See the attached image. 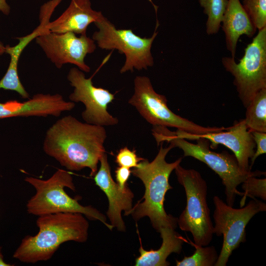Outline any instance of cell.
Here are the masks:
<instances>
[{
    "mask_svg": "<svg viewBox=\"0 0 266 266\" xmlns=\"http://www.w3.org/2000/svg\"><path fill=\"white\" fill-rule=\"evenodd\" d=\"M251 133L257 148L250 159L251 164L249 166L250 170L256 159L266 153V133L256 131L251 132Z\"/></svg>",
    "mask_w": 266,
    "mask_h": 266,
    "instance_id": "484cf974",
    "label": "cell"
},
{
    "mask_svg": "<svg viewBox=\"0 0 266 266\" xmlns=\"http://www.w3.org/2000/svg\"><path fill=\"white\" fill-rule=\"evenodd\" d=\"M192 244L196 248L194 253L185 256L181 261L176 260L177 266H215L219 255L214 246Z\"/></svg>",
    "mask_w": 266,
    "mask_h": 266,
    "instance_id": "7402d4cb",
    "label": "cell"
},
{
    "mask_svg": "<svg viewBox=\"0 0 266 266\" xmlns=\"http://www.w3.org/2000/svg\"><path fill=\"white\" fill-rule=\"evenodd\" d=\"M242 5L256 29L266 27V0H244Z\"/></svg>",
    "mask_w": 266,
    "mask_h": 266,
    "instance_id": "603a6c76",
    "label": "cell"
},
{
    "mask_svg": "<svg viewBox=\"0 0 266 266\" xmlns=\"http://www.w3.org/2000/svg\"><path fill=\"white\" fill-rule=\"evenodd\" d=\"M84 216L79 213L62 212L38 216V233L25 236L13 258L25 263L47 261L65 242L86 241L89 223Z\"/></svg>",
    "mask_w": 266,
    "mask_h": 266,
    "instance_id": "3957f363",
    "label": "cell"
},
{
    "mask_svg": "<svg viewBox=\"0 0 266 266\" xmlns=\"http://www.w3.org/2000/svg\"><path fill=\"white\" fill-rule=\"evenodd\" d=\"M222 62L234 77L238 97L246 107L257 93L266 89V27L259 30L238 63L232 57H223Z\"/></svg>",
    "mask_w": 266,
    "mask_h": 266,
    "instance_id": "9c48e42d",
    "label": "cell"
},
{
    "mask_svg": "<svg viewBox=\"0 0 266 266\" xmlns=\"http://www.w3.org/2000/svg\"><path fill=\"white\" fill-rule=\"evenodd\" d=\"M103 16L100 11L92 8L90 0H71L67 8L55 20L50 21L47 27L51 32L58 33L69 32L83 34L91 23Z\"/></svg>",
    "mask_w": 266,
    "mask_h": 266,
    "instance_id": "e0dca14e",
    "label": "cell"
},
{
    "mask_svg": "<svg viewBox=\"0 0 266 266\" xmlns=\"http://www.w3.org/2000/svg\"><path fill=\"white\" fill-rule=\"evenodd\" d=\"M245 108L244 120L249 131L266 133V89L257 93Z\"/></svg>",
    "mask_w": 266,
    "mask_h": 266,
    "instance_id": "ffe728a7",
    "label": "cell"
},
{
    "mask_svg": "<svg viewBox=\"0 0 266 266\" xmlns=\"http://www.w3.org/2000/svg\"><path fill=\"white\" fill-rule=\"evenodd\" d=\"M222 22L227 48L234 58L239 37L245 34L251 37L257 29L239 0H228Z\"/></svg>",
    "mask_w": 266,
    "mask_h": 266,
    "instance_id": "ac0fdd59",
    "label": "cell"
},
{
    "mask_svg": "<svg viewBox=\"0 0 266 266\" xmlns=\"http://www.w3.org/2000/svg\"><path fill=\"white\" fill-rule=\"evenodd\" d=\"M132 173L130 168L124 166L118 167L115 170V178L116 182L122 188H125L127 186V182Z\"/></svg>",
    "mask_w": 266,
    "mask_h": 266,
    "instance_id": "4316f807",
    "label": "cell"
},
{
    "mask_svg": "<svg viewBox=\"0 0 266 266\" xmlns=\"http://www.w3.org/2000/svg\"><path fill=\"white\" fill-rule=\"evenodd\" d=\"M74 102L65 100L59 94H37L28 100L20 102L10 100L0 102V118L13 117H58L64 111L71 110Z\"/></svg>",
    "mask_w": 266,
    "mask_h": 266,
    "instance_id": "9a60e30c",
    "label": "cell"
},
{
    "mask_svg": "<svg viewBox=\"0 0 266 266\" xmlns=\"http://www.w3.org/2000/svg\"><path fill=\"white\" fill-rule=\"evenodd\" d=\"M242 188L243 197L240 201V207L245 204L246 198L248 197L259 198L263 200H266V178H258L256 176L248 177L242 183Z\"/></svg>",
    "mask_w": 266,
    "mask_h": 266,
    "instance_id": "cb8c5ba5",
    "label": "cell"
},
{
    "mask_svg": "<svg viewBox=\"0 0 266 266\" xmlns=\"http://www.w3.org/2000/svg\"><path fill=\"white\" fill-rule=\"evenodd\" d=\"M204 13L207 15L206 33L214 34L219 30L228 0H199Z\"/></svg>",
    "mask_w": 266,
    "mask_h": 266,
    "instance_id": "44dd1931",
    "label": "cell"
},
{
    "mask_svg": "<svg viewBox=\"0 0 266 266\" xmlns=\"http://www.w3.org/2000/svg\"><path fill=\"white\" fill-rule=\"evenodd\" d=\"M175 134L187 140H194L202 138L211 142L210 148L215 149L219 144L223 145L230 149L236 157L240 167L246 171H250L249 160L255 152L256 147L253 135L249 131L244 120L235 122L226 130L194 134L177 130Z\"/></svg>",
    "mask_w": 266,
    "mask_h": 266,
    "instance_id": "4fadbf2b",
    "label": "cell"
},
{
    "mask_svg": "<svg viewBox=\"0 0 266 266\" xmlns=\"http://www.w3.org/2000/svg\"><path fill=\"white\" fill-rule=\"evenodd\" d=\"M47 25L35 38L36 43L47 58L58 68L69 63L76 65L83 71L90 72V67L85 64L84 59L87 54L95 50V41L88 37L86 33L77 37L72 32L53 33Z\"/></svg>",
    "mask_w": 266,
    "mask_h": 266,
    "instance_id": "8fae6325",
    "label": "cell"
},
{
    "mask_svg": "<svg viewBox=\"0 0 266 266\" xmlns=\"http://www.w3.org/2000/svg\"><path fill=\"white\" fill-rule=\"evenodd\" d=\"M0 11L5 15H8L10 12V7L6 0H0Z\"/></svg>",
    "mask_w": 266,
    "mask_h": 266,
    "instance_id": "83f0119b",
    "label": "cell"
},
{
    "mask_svg": "<svg viewBox=\"0 0 266 266\" xmlns=\"http://www.w3.org/2000/svg\"><path fill=\"white\" fill-rule=\"evenodd\" d=\"M12 266L9 264L6 263L3 261V257L1 252V248L0 247V266Z\"/></svg>",
    "mask_w": 266,
    "mask_h": 266,
    "instance_id": "f1b7e54d",
    "label": "cell"
},
{
    "mask_svg": "<svg viewBox=\"0 0 266 266\" xmlns=\"http://www.w3.org/2000/svg\"><path fill=\"white\" fill-rule=\"evenodd\" d=\"M25 181L32 185L36 193L28 201L29 213L38 216L62 212L81 213L91 220H98L110 230L114 227L106 221V217L91 206L80 204L65 191L67 187L75 191L73 178L67 171L58 169L49 178L42 180L26 177Z\"/></svg>",
    "mask_w": 266,
    "mask_h": 266,
    "instance_id": "5b68a950",
    "label": "cell"
},
{
    "mask_svg": "<svg viewBox=\"0 0 266 266\" xmlns=\"http://www.w3.org/2000/svg\"><path fill=\"white\" fill-rule=\"evenodd\" d=\"M106 132L103 126L83 123L67 115L58 120L46 131L44 152L72 171L89 168L90 176L98 171L103 153Z\"/></svg>",
    "mask_w": 266,
    "mask_h": 266,
    "instance_id": "6da1fadb",
    "label": "cell"
},
{
    "mask_svg": "<svg viewBox=\"0 0 266 266\" xmlns=\"http://www.w3.org/2000/svg\"><path fill=\"white\" fill-rule=\"evenodd\" d=\"M134 90L129 103L153 126L175 128L194 134L219 132L228 129L223 127H204L176 114L168 107L166 97L155 92L147 76L135 77Z\"/></svg>",
    "mask_w": 266,
    "mask_h": 266,
    "instance_id": "ba28073f",
    "label": "cell"
},
{
    "mask_svg": "<svg viewBox=\"0 0 266 266\" xmlns=\"http://www.w3.org/2000/svg\"><path fill=\"white\" fill-rule=\"evenodd\" d=\"M5 52V46L0 41V56Z\"/></svg>",
    "mask_w": 266,
    "mask_h": 266,
    "instance_id": "f546056e",
    "label": "cell"
},
{
    "mask_svg": "<svg viewBox=\"0 0 266 266\" xmlns=\"http://www.w3.org/2000/svg\"><path fill=\"white\" fill-rule=\"evenodd\" d=\"M178 182L186 195V206L177 218V225L191 233L194 244L208 245L213 238V226L207 203V186L198 171L186 169L180 164L174 169Z\"/></svg>",
    "mask_w": 266,
    "mask_h": 266,
    "instance_id": "8992f818",
    "label": "cell"
},
{
    "mask_svg": "<svg viewBox=\"0 0 266 266\" xmlns=\"http://www.w3.org/2000/svg\"><path fill=\"white\" fill-rule=\"evenodd\" d=\"M92 77L86 78L84 72L76 67L69 70L67 78L74 88L69 96L70 100L84 104L85 109L81 116L86 123L103 127L117 124L118 119L107 111V105L114 100V95L106 89L95 87Z\"/></svg>",
    "mask_w": 266,
    "mask_h": 266,
    "instance_id": "7c38bea8",
    "label": "cell"
},
{
    "mask_svg": "<svg viewBox=\"0 0 266 266\" xmlns=\"http://www.w3.org/2000/svg\"><path fill=\"white\" fill-rule=\"evenodd\" d=\"M215 205L213 233L223 235V245L215 266H226L233 250L246 241L245 228L257 214L266 210V204L252 198L247 205L234 208L218 196L213 198Z\"/></svg>",
    "mask_w": 266,
    "mask_h": 266,
    "instance_id": "30bf717a",
    "label": "cell"
},
{
    "mask_svg": "<svg viewBox=\"0 0 266 266\" xmlns=\"http://www.w3.org/2000/svg\"><path fill=\"white\" fill-rule=\"evenodd\" d=\"M152 134L159 146L162 142L166 141L172 144L174 148L181 149L184 157H192L205 164L222 180L225 186V194L227 204L233 206L237 195H242L237 187L249 176H259L265 175V172L260 171H246L239 166L234 154H231L226 151L217 153L212 151L209 141L200 138L197 143H191L187 139L177 136L174 132L167 127L153 126Z\"/></svg>",
    "mask_w": 266,
    "mask_h": 266,
    "instance_id": "277c9868",
    "label": "cell"
},
{
    "mask_svg": "<svg viewBox=\"0 0 266 266\" xmlns=\"http://www.w3.org/2000/svg\"><path fill=\"white\" fill-rule=\"evenodd\" d=\"M170 227L162 228L159 231L162 238L161 247L157 250L149 251L143 249L139 237L140 246V255L135 259V266H168L170 263L166 261L168 256L172 253L179 254L185 242L183 237Z\"/></svg>",
    "mask_w": 266,
    "mask_h": 266,
    "instance_id": "d6986e66",
    "label": "cell"
},
{
    "mask_svg": "<svg viewBox=\"0 0 266 266\" xmlns=\"http://www.w3.org/2000/svg\"><path fill=\"white\" fill-rule=\"evenodd\" d=\"M144 158L138 157L135 150H131L127 147L120 149L116 156L115 162L120 166L134 168Z\"/></svg>",
    "mask_w": 266,
    "mask_h": 266,
    "instance_id": "d4e9b609",
    "label": "cell"
},
{
    "mask_svg": "<svg viewBox=\"0 0 266 266\" xmlns=\"http://www.w3.org/2000/svg\"><path fill=\"white\" fill-rule=\"evenodd\" d=\"M99 29L92 36L98 46L102 49L117 50L125 55L126 60L120 73L128 71L133 72L147 69L154 65V59L151 52L152 43L158 34L157 29L151 37H141L135 34L132 29H117L106 17L94 23Z\"/></svg>",
    "mask_w": 266,
    "mask_h": 266,
    "instance_id": "52a82bcc",
    "label": "cell"
},
{
    "mask_svg": "<svg viewBox=\"0 0 266 266\" xmlns=\"http://www.w3.org/2000/svg\"><path fill=\"white\" fill-rule=\"evenodd\" d=\"M62 0H51L44 3L40 8V24L33 32L26 36L17 37L19 43L14 46L7 45L5 52L10 55V60L8 69L0 80V88L21 92L24 86L20 81L18 73V64L20 57L26 47L32 40L39 35L50 22V17L56 7Z\"/></svg>",
    "mask_w": 266,
    "mask_h": 266,
    "instance_id": "2e32d148",
    "label": "cell"
},
{
    "mask_svg": "<svg viewBox=\"0 0 266 266\" xmlns=\"http://www.w3.org/2000/svg\"><path fill=\"white\" fill-rule=\"evenodd\" d=\"M163 142L160 143L159 152L152 161L144 159L132 170L133 175L143 182L145 192L141 200L133 206L128 213L135 220L148 217L152 227L158 233L162 228L175 229L177 226V218L167 214L164 205L166 193L172 189L169 183L170 175L182 159L180 158L174 162L167 163L166 156L174 147L170 144L164 148Z\"/></svg>",
    "mask_w": 266,
    "mask_h": 266,
    "instance_id": "7a4b0ae2",
    "label": "cell"
},
{
    "mask_svg": "<svg viewBox=\"0 0 266 266\" xmlns=\"http://www.w3.org/2000/svg\"><path fill=\"white\" fill-rule=\"evenodd\" d=\"M100 162V168L94 176V179L96 184L107 198V216L114 228L116 227L120 232H125L126 226L122 217V212L124 211V215H128L132 209L133 193L128 185L122 188L113 180L105 153L101 157Z\"/></svg>",
    "mask_w": 266,
    "mask_h": 266,
    "instance_id": "5bb4252c",
    "label": "cell"
}]
</instances>
